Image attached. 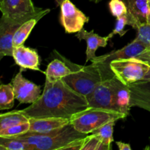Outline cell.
<instances>
[{
	"mask_svg": "<svg viewBox=\"0 0 150 150\" xmlns=\"http://www.w3.org/2000/svg\"><path fill=\"white\" fill-rule=\"evenodd\" d=\"M76 36L79 40H83L86 42V62L94 59L97 57L95 53L98 48L99 47L106 46L108 41L110 40L108 36L101 37L98 34L95 33L94 30L87 32L83 28L76 34Z\"/></svg>",
	"mask_w": 150,
	"mask_h": 150,
	"instance_id": "obj_16",
	"label": "cell"
},
{
	"mask_svg": "<svg viewBox=\"0 0 150 150\" xmlns=\"http://www.w3.org/2000/svg\"><path fill=\"white\" fill-rule=\"evenodd\" d=\"M40 13L16 18L1 16L0 19V59L4 57H13V40L16 31L24 22L38 16Z\"/></svg>",
	"mask_w": 150,
	"mask_h": 150,
	"instance_id": "obj_6",
	"label": "cell"
},
{
	"mask_svg": "<svg viewBox=\"0 0 150 150\" xmlns=\"http://www.w3.org/2000/svg\"><path fill=\"white\" fill-rule=\"evenodd\" d=\"M148 7H149V11H150V0H148Z\"/></svg>",
	"mask_w": 150,
	"mask_h": 150,
	"instance_id": "obj_35",
	"label": "cell"
},
{
	"mask_svg": "<svg viewBox=\"0 0 150 150\" xmlns=\"http://www.w3.org/2000/svg\"><path fill=\"white\" fill-rule=\"evenodd\" d=\"M116 121H111L106 123L104 125L101 126L99 128L96 129L92 132V134H95L100 138L103 143L111 149V143L114 142V127L115 125ZM91 134V133H90Z\"/></svg>",
	"mask_w": 150,
	"mask_h": 150,
	"instance_id": "obj_23",
	"label": "cell"
},
{
	"mask_svg": "<svg viewBox=\"0 0 150 150\" xmlns=\"http://www.w3.org/2000/svg\"><path fill=\"white\" fill-rule=\"evenodd\" d=\"M86 136L76 130L70 123L62 128L45 134L26 133L14 138L30 144L35 150H63L70 142Z\"/></svg>",
	"mask_w": 150,
	"mask_h": 150,
	"instance_id": "obj_3",
	"label": "cell"
},
{
	"mask_svg": "<svg viewBox=\"0 0 150 150\" xmlns=\"http://www.w3.org/2000/svg\"><path fill=\"white\" fill-rule=\"evenodd\" d=\"M1 150H35L27 142L14 137H0Z\"/></svg>",
	"mask_w": 150,
	"mask_h": 150,
	"instance_id": "obj_22",
	"label": "cell"
},
{
	"mask_svg": "<svg viewBox=\"0 0 150 150\" xmlns=\"http://www.w3.org/2000/svg\"><path fill=\"white\" fill-rule=\"evenodd\" d=\"M130 90V108L139 107L150 112V81L127 85Z\"/></svg>",
	"mask_w": 150,
	"mask_h": 150,
	"instance_id": "obj_15",
	"label": "cell"
},
{
	"mask_svg": "<svg viewBox=\"0 0 150 150\" xmlns=\"http://www.w3.org/2000/svg\"><path fill=\"white\" fill-rule=\"evenodd\" d=\"M142 60H144V61H145L146 62H147L148 64H150V58H146V59H143Z\"/></svg>",
	"mask_w": 150,
	"mask_h": 150,
	"instance_id": "obj_34",
	"label": "cell"
},
{
	"mask_svg": "<svg viewBox=\"0 0 150 150\" xmlns=\"http://www.w3.org/2000/svg\"><path fill=\"white\" fill-rule=\"evenodd\" d=\"M116 144L118 146L119 149L120 150H131V146H130V144L124 143L122 142H116Z\"/></svg>",
	"mask_w": 150,
	"mask_h": 150,
	"instance_id": "obj_29",
	"label": "cell"
},
{
	"mask_svg": "<svg viewBox=\"0 0 150 150\" xmlns=\"http://www.w3.org/2000/svg\"><path fill=\"white\" fill-rule=\"evenodd\" d=\"M22 69L16 74L12 80L15 97L21 103L32 104L36 102L42 95L41 87L39 85L23 77L22 75Z\"/></svg>",
	"mask_w": 150,
	"mask_h": 150,
	"instance_id": "obj_9",
	"label": "cell"
},
{
	"mask_svg": "<svg viewBox=\"0 0 150 150\" xmlns=\"http://www.w3.org/2000/svg\"><path fill=\"white\" fill-rule=\"evenodd\" d=\"M61 7L60 22L67 34L78 33L81 30L89 18L73 4L70 0H64Z\"/></svg>",
	"mask_w": 150,
	"mask_h": 150,
	"instance_id": "obj_8",
	"label": "cell"
},
{
	"mask_svg": "<svg viewBox=\"0 0 150 150\" xmlns=\"http://www.w3.org/2000/svg\"><path fill=\"white\" fill-rule=\"evenodd\" d=\"M136 39L143 42L148 48H150V23H145L137 29Z\"/></svg>",
	"mask_w": 150,
	"mask_h": 150,
	"instance_id": "obj_28",
	"label": "cell"
},
{
	"mask_svg": "<svg viewBox=\"0 0 150 150\" xmlns=\"http://www.w3.org/2000/svg\"><path fill=\"white\" fill-rule=\"evenodd\" d=\"M143 81H150V68L149 71H148V73H146V76H145L144 78Z\"/></svg>",
	"mask_w": 150,
	"mask_h": 150,
	"instance_id": "obj_31",
	"label": "cell"
},
{
	"mask_svg": "<svg viewBox=\"0 0 150 150\" xmlns=\"http://www.w3.org/2000/svg\"><path fill=\"white\" fill-rule=\"evenodd\" d=\"M117 78L101 82L86 97L89 108H104L116 111L114 107V89Z\"/></svg>",
	"mask_w": 150,
	"mask_h": 150,
	"instance_id": "obj_7",
	"label": "cell"
},
{
	"mask_svg": "<svg viewBox=\"0 0 150 150\" xmlns=\"http://www.w3.org/2000/svg\"><path fill=\"white\" fill-rule=\"evenodd\" d=\"M42 10L36 7L32 0H0V10L2 16L7 17H24L38 14Z\"/></svg>",
	"mask_w": 150,
	"mask_h": 150,
	"instance_id": "obj_10",
	"label": "cell"
},
{
	"mask_svg": "<svg viewBox=\"0 0 150 150\" xmlns=\"http://www.w3.org/2000/svg\"><path fill=\"white\" fill-rule=\"evenodd\" d=\"M146 49L147 47L143 42L135 38L131 42L127 44L121 49L112 51L100 57H96L91 62L92 63L110 64V63L114 60L137 57Z\"/></svg>",
	"mask_w": 150,
	"mask_h": 150,
	"instance_id": "obj_11",
	"label": "cell"
},
{
	"mask_svg": "<svg viewBox=\"0 0 150 150\" xmlns=\"http://www.w3.org/2000/svg\"><path fill=\"white\" fill-rule=\"evenodd\" d=\"M130 90L127 85L124 84L117 79L114 89V107L118 112L129 115L130 108Z\"/></svg>",
	"mask_w": 150,
	"mask_h": 150,
	"instance_id": "obj_17",
	"label": "cell"
},
{
	"mask_svg": "<svg viewBox=\"0 0 150 150\" xmlns=\"http://www.w3.org/2000/svg\"><path fill=\"white\" fill-rule=\"evenodd\" d=\"M89 1H92V2L95 3V4H98V3L100 2V1H102V0H89Z\"/></svg>",
	"mask_w": 150,
	"mask_h": 150,
	"instance_id": "obj_33",
	"label": "cell"
},
{
	"mask_svg": "<svg viewBox=\"0 0 150 150\" xmlns=\"http://www.w3.org/2000/svg\"><path fill=\"white\" fill-rule=\"evenodd\" d=\"M30 128V123L29 122L13 126L9 128L0 131V137H16L26 134Z\"/></svg>",
	"mask_w": 150,
	"mask_h": 150,
	"instance_id": "obj_24",
	"label": "cell"
},
{
	"mask_svg": "<svg viewBox=\"0 0 150 150\" xmlns=\"http://www.w3.org/2000/svg\"><path fill=\"white\" fill-rule=\"evenodd\" d=\"M62 59L73 70L71 74L64 77L62 80L73 90L85 97L89 95L101 82L115 76L110 64L92 62L88 66H82Z\"/></svg>",
	"mask_w": 150,
	"mask_h": 150,
	"instance_id": "obj_2",
	"label": "cell"
},
{
	"mask_svg": "<svg viewBox=\"0 0 150 150\" xmlns=\"http://www.w3.org/2000/svg\"><path fill=\"white\" fill-rule=\"evenodd\" d=\"M125 117H127L125 114L113 110L89 108L75 114L70 119V122L78 131L89 135L109 122H117Z\"/></svg>",
	"mask_w": 150,
	"mask_h": 150,
	"instance_id": "obj_4",
	"label": "cell"
},
{
	"mask_svg": "<svg viewBox=\"0 0 150 150\" xmlns=\"http://www.w3.org/2000/svg\"><path fill=\"white\" fill-rule=\"evenodd\" d=\"M13 57L16 64L22 70L41 71L40 69V57L36 50L21 45L13 48Z\"/></svg>",
	"mask_w": 150,
	"mask_h": 150,
	"instance_id": "obj_14",
	"label": "cell"
},
{
	"mask_svg": "<svg viewBox=\"0 0 150 150\" xmlns=\"http://www.w3.org/2000/svg\"><path fill=\"white\" fill-rule=\"evenodd\" d=\"M136 58L140 59H146V58H150V48H148L146 51H144L142 54H141L140 55L138 56Z\"/></svg>",
	"mask_w": 150,
	"mask_h": 150,
	"instance_id": "obj_30",
	"label": "cell"
},
{
	"mask_svg": "<svg viewBox=\"0 0 150 150\" xmlns=\"http://www.w3.org/2000/svg\"><path fill=\"white\" fill-rule=\"evenodd\" d=\"M149 142H150V138H149ZM145 149H150V144H149V146H146V147L145 148Z\"/></svg>",
	"mask_w": 150,
	"mask_h": 150,
	"instance_id": "obj_36",
	"label": "cell"
},
{
	"mask_svg": "<svg viewBox=\"0 0 150 150\" xmlns=\"http://www.w3.org/2000/svg\"><path fill=\"white\" fill-rule=\"evenodd\" d=\"M127 8V16L130 26L137 30L142 25L146 23L149 13L148 0H123Z\"/></svg>",
	"mask_w": 150,
	"mask_h": 150,
	"instance_id": "obj_13",
	"label": "cell"
},
{
	"mask_svg": "<svg viewBox=\"0 0 150 150\" xmlns=\"http://www.w3.org/2000/svg\"><path fill=\"white\" fill-rule=\"evenodd\" d=\"M73 72V70L64 61L55 59L48 64L44 73L46 80L55 81L62 79L65 76L71 74Z\"/></svg>",
	"mask_w": 150,
	"mask_h": 150,
	"instance_id": "obj_19",
	"label": "cell"
},
{
	"mask_svg": "<svg viewBox=\"0 0 150 150\" xmlns=\"http://www.w3.org/2000/svg\"><path fill=\"white\" fill-rule=\"evenodd\" d=\"M51 10L50 9H44L38 16L29 19L27 21L24 22L20 27L18 29L13 37V48L18 46H21L24 44L25 41L28 38V37L30 35L31 32L32 31L33 28L35 27V25L38 23V22L42 18L46 16L48 13H50Z\"/></svg>",
	"mask_w": 150,
	"mask_h": 150,
	"instance_id": "obj_18",
	"label": "cell"
},
{
	"mask_svg": "<svg viewBox=\"0 0 150 150\" xmlns=\"http://www.w3.org/2000/svg\"><path fill=\"white\" fill-rule=\"evenodd\" d=\"M111 13L116 18L121 17L127 13V8L122 0H111L108 3Z\"/></svg>",
	"mask_w": 150,
	"mask_h": 150,
	"instance_id": "obj_27",
	"label": "cell"
},
{
	"mask_svg": "<svg viewBox=\"0 0 150 150\" xmlns=\"http://www.w3.org/2000/svg\"><path fill=\"white\" fill-rule=\"evenodd\" d=\"M55 1H56V2H57V5L60 6L62 4V3L64 1V0H55Z\"/></svg>",
	"mask_w": 150,
	"mask_h": 150,
	"instance_id": "obj_32",
	"label": "cell"
},
{
	"mask_svg": "<svg viewBox=\"0 0 150 150\" xmlns=\"http://www.w3.org/2000/svg\"><path fill=\"white\" fill-rule=\"evenodd\" d=\"M126 25L130 26V22H129V19L127 14L124 15V16H121V17L117 18V21H116L114 30L108 35L110 39H111L116 35H119L120 37H122L123 35H125V33H127V31H128L125 29Z\"/></svg>",
	"mask_w": 150,
	"mask_h": 150,
	"instance_id": "obj_26",
	"label": "cell"
},
{
	"mask_svg": "<svg viewBox=\"0 0 150 150\" xmlns=\"http://www.w3.org/2000/svg\"><path fill=\"white\" fill-rule=\"evenodd\" d=\"M110 67L115 77L125 85H130L144 80L149 71L150 64L136 57L112 61Z\"/></svg>",
	"mask_w": 150,
	"mask_h": 150,
	"instance_id": "obj_5",
	"label": "cell"
},
{
	"mask_svg": "<svg viewBox=\"0 0 150 150\" xmlns=\"http://www.w3.org/2000/svg\"><path fill=\"white\" fill-rule=\"evenodd\" d=\"M30 128L27 133L45 134L65 127L70 123V120L57 117L30 118Z\"/></svg>",
	"mask_w": 150,
	"mask_h": 150,
	"instance_id": "obj_12",
	"label": "cell"
},
{
	"mask_svg": "<svg viewBox=\"0 0 150 150\" xmlns=\"http://www.w3.org/2000/svg\"><path fill=\"white\" fill-rule=\"evenodd\" d=\"M14 89L12 83L0 86V109H10L14 105Z\"/></svg>",
	"mask_w": 150,
	"mask_h": 150,
	"instance_id": "obj_21",
	"label": "cell"
},
{
	"mask_svg": "<svg viewBox=\"0 0 150 150\" xmlns=\"http://www.w3.org/2000/svg\"><path fill=\"white\" fill-rule=\"evenodd\" d=\"M29 121V119L21 113L19 110L9 111L0 115V131Z\"/></svg>",
	"mask_w": 150,
	"mask_h": 150,
	"instance_id": "obj_20",
	"label": "cell"
},
{
	"mask_svg": "<svg viewBox=\"0 0 150 150\" xmlns=\"http://www.w3.org/2000/svg\"><path fill=\"white\" fill-rule=\"evenodd\" d=\"M81 150H110V148L104 144L98 136L91 133L86 136Z\"/></svg>",
	"mask_w": 150,
	"mask_h": 150,
	"instance_id": "obj_25",
	"label": "cell"
},
{
	"mask_svg": "<svg viewBox=\"0 0 150 150\" xmlns=\"http://www.w3.org/2000/svg\"><path fill=\"white\" fill-rule=\"evenodd\" d=\"M89 108L86 97L73 90L62 79L55 81L45 79L39 99L19 111L29 119L57 117L70 120L75 114Z\"/></svg>",
	"mask_w": 150,
	"mask_h": 150,
	"instance_id": "obj_1",
	"label": "cell"
}]
</instances>
